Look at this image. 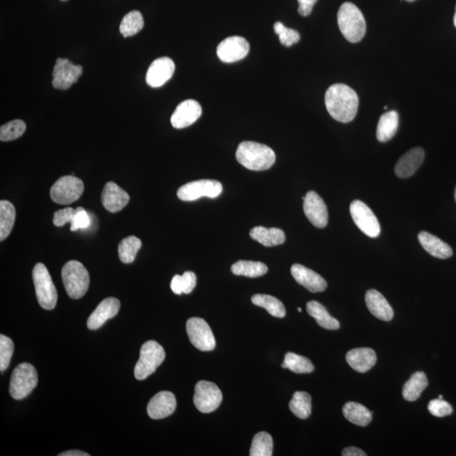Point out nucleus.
Returning <instances> with one entry per match:
<instances>
[{
	"instance_id": "obj_10",
	"label": "nucleus",
	"mask_w": 456,
	"mask_h": 456,
	"mask_svg": "<svg viewBox=\"0 0 456 456\" xmlns=\"http://www.w3.org/2000/svg\"><path fill=\"white\" fill-rule=\"evenodd\" d=\"M223 402L222 391L213 382L201 380L196 385L193 403L202 413L216 411Z\"/></svg>"
},
{
	"instance_id": "obj_53",
	"label": "nucleus",
	"mask_w": 456,
	"mask_h": 456,
	"mask_svg": "<svg viewBox=\"0 0 456 456\" xmlns=\"http://www.w3.org/2000/svg\"><path fill=\"white\" fill-rule=\"evenodd\" d=\"M439 398H440V399H443V395H440L439 396Z\"/></svg>"
},
{
	"instance_id": "obj_28",
	"label": "nucleus",
	"mask_w": 456,
	"mask_h": 456,
	"mask_svg": "<svg viewBox=\"0 0 456 456\" xmlns=\"http://www.w3.org/2000/svg\"><path fill=\"white\" fill-rule=\"evenodd\" d=\"M307 312L314 318L318 325L326 330H335L340 328L338 320L331 316L326 308L320 303L310 301L307 303Z\"/></svg>"
},
{
	"instance_id": "obj_5",
	"label": "nucleus",
	"mask_w": 456,
	"mask_h": 456,
	"mask_svg": "<svg viewBox=\"0 0 456 456\" xmlns=\"http://www.w3.org/2000/svg\"><path fill=\"white\" fill-rule=\"evenodd\" d=\"M32 279L40 306L46 310H54L57 304L58 293L47 267L43 263L36 264L32 270Z\"/></svg>"
},
{
	"instance_id": "obj_9",
	"label": "nucleus",
	"mask_w": 456,
	"mask_h": 456,
	"mask_svg": "<svg viewBox=\"0 0 456 456\" xmlns=\"http://www.w3.org/2000/svg\"><path fill=\"white\" fill-rule=\"evenodd\" d=\"M223 192V184L211 179L193 181L178 188V199L183 201H195L202 197L211 199L218 197Z\"/></svg>"
},
{
	"instance_id": "obj_11",
	"label": "nucleus",
	"mask_w": 456,
	"mask_h": 456,
	"mask_svg": "<svg viewBox=\"0 0 456 456\" xmlns=\"http://www.w3.org/2000/svg\"><path fill=\"white\" fill-rule=\"evenodd\" d=\"M186 330L193 347L202 352H210L216 348L213 330L201 318H191L186 323Z\"/></svg>"
},
{
	"instance_id": "obj_7",
	"label": "nucleus",
	"mask_w": 456,
	"mask_h": 456,
	"mask_svg": "<svg viewBox=\"0 0 456 456\" xmlns=\"http://www.w3.org/2000/svg\"><path fill=\"white\" fill-rule=\"evenodd\" d=\"M39 383V375L31 363H21L11 375L10 394L14 399L22 400L29 396Z\"/></svg>"
},
{
	"instance_id": "obj_6",
	"label": "nucleus",
	"mask_w": 456,
	"mask_h": 456,
	"mask_svg": "<svg viewBox=\"0 0 456 456\" xmlns=\"http://www.w3.org/2000/svg\"><path fill=\"white\" fill-rule=\"evenodd\" d=\"M164 348L155 340H148L143 344L139 361L135 367V376L138 380H144L153 374L164 361Z\"/></svg>"
},
{
	"instance_id": "obj_12",
	"label": "nucleus",
	"mask_w": 456,
	"mask_h": 456,
	"mask_svg": "<svg viewBox=\"0 0 456 456\" xmlns=\"http://www.w3.org/2000/svg\"><path fill=\"white\" fill-rule=\"evenodd\" d=\"M350 213L357 227L370 238L379 237L380 225L376 216L365 203L361 201H354L350 205Z\"/></svg>"
},
{
	"instance_id": "obj_27",
	"label": "nucleus",
	"mask_w": 456,
	"mask_h": 456,
	"mask_svg": "<svg viewBox=\"0 0 456 456\" xmlns=\"http://www.w3.org/2000/svg\"><path fill=\"white\" fill-rule=\"evenodd\" d=\"M399 115L397 112L390 111L384 113L377 126L376 136L378 141L387 142L392 139L398 131Z\"/></svg>"
},
{
	"instance_id": "obj_50",
	"label": "nucleus",
	"mask_w": 456,
	"mask_h": 456,
	"mask_svg": "<svg viewBox=\"0 0 456 456\" xmlns=\"http://www.w3.org/2000/svg\"><path fill=\"white\" fill-rule=\"evenodd\" d=\"M405 1H407V2H414V1H416V0H405Z\"/></svg>"
},
{
	"instance_id": "obj_48",
	"label": "nucleus",
	"mask_w": 456,
	"mask_h": 456,
	"mask_svg": "<svg viewBox=\"0 0 456 456\" xmlns=\"http://www.w3.org/2000/svg\"><path fill=\"white\" fill-rule=\"evenodd\" d=\"M89 455H90L89 454L83 452V451L76 450L66 451V452H63L59 455V456H89Z\"/></svg>"
},
{
	"instance_id": "obj_13",
	"label": "nucleus",
	"mask_w": 456,
	"mask_h": 456,
	"mask_svg": "<svg viewBox=\"0 0 456 456\" xmlns=\"http://www.w3.org/2000/svg\"><path fill=\"white\" fill-rule=\"evenodd\" d=\"M82 73L81 66H76L66 59H58L53 71V86L58 90H68L79 80Z\"/></svg>"
},
{
	"instance_id": "obj_23",
	"label": "nucleus",
	"mask_w": 456,
	"mask_h": 456,
	"mask_svg": "<svg viewBox=\"0 0 456 456\" xmlns=\"http://www.w3.org/2000/svg\"><path fill=\"white\" fill-rule=\"evenodd\" d=\"M365 302L368 310L378 319L390 321L393 319L394 311L388 301L377 290L370 289L366 293Z\"/></svg>"
},
{
	"instance_id": "obj_42",
	"label": "nucleus",
	"mask_w": 456,
	"mask_h": 456,
	"mask_svg": "<svg viewBox=\"0 0 456 456\" xmlns=\"http://www.w3.org/2000/svg\"><path fill=\"white\" fill-rule=\"evenodd\" d=\"M14 353V343L7 336L0 335V370L4 372L10 365Z\"/></svg>"
},
{
	"instance_id": "obj_21",
	"label": "nucleus",
	"mask_w": 456,
	"mask_h": 456,
	"mask_svg": "<svg viewBox=\"0 0 456 456\" xmlns=\"http://www.w3.org/2000/svg\"><path fill=\"white\" fill-rule=\"evenodd\" d=\"M130 202V196L113 182L106 183L101 193V203L109 213H116L121 211Z\"/></svg>"
},
{
	"instance_id": "obj_52",
	"label": "nucleus",
	"mask_w": 456,
	"mask_h": 456,
	"mask_svg": "<svg viewBox=\"0 0 456 456\" xmlns=\"http://www.w3.org/2000/svg\"><path fill=\"white\" fill-rule=\"evenodd\" d=\"M455 201H456V187H455Z\"/></svg>"
},
{
	"instance_id": "obj_18",
	"label": "nucleus",
	"mask_w": 456,
	"mask_h": 456,
	"mask_svg": "<svg viewBox=\"0 0 456 456\" xmlns=\"http://www.w3.org/2000/svg\"><path fill=\"white\" fill-rule=\"evenodd\" d=\"M177 400L170 391H161L152 397L147 405V413L151 418L158 420L171 416L176 409Z\"/></svg>"
},
{
	"instance_id": "obj_31",
	"label": "nucleus",
	"mask_w": 456,
	"mask_h": 456,
	"mask_svg": "<svg viewBox=\"0 0 456 456\" xmlns=\"http://www.w3.org/2000/svg\"><path fill=\"white\" fill-rule=\"evenodd\" d=\"M15 206L8 201H0V240L4 241L11 234L16 222Z\"/></svg>"
},
{
	"instance_id": "obj_36",
	"label": "nucleus",
	"mask_w": 456,
	"mask_h": 456,
	"mask_svg": "<svg viewBox=\"0 0 456 456\" xmlns=\"http://www.w3.org/2000/svg\"><path fill=\"white\" fill-rule=\"evenodd\" d=\"M141 245V239L135 236L123 238L118 248L119 259L124 264L133 263Z\"/></svg>"
},
{
	"instance_id": "obj_37",
	"label": "nucleus",
	"mask_w": 456,
	"mask_h": 456,
	"mask_svg": "<svg viewBox=\"0 0 456 456\" xmlns=\"http://www.w3.org/2000/svg\"><path fill=\"white\" fill-rule=\"evenodd\" d=\"M144 19L140 11H133L124 16L119 31L124 38L135 36L144 27Z\"/></svg>"
},
{
	"instance_id": "obj_45",
	"label": "nucleus",
	"mask_w": 456,
	"mask_h": 456,
	"mask_svg": "<svg viewBox=\"0 0 456 456\" xmlns=\"http://www.w3.org/2000/svg\"><path fill=\"white\" fill-rule=\"evenodd\" d=\"M76 210L68 207L63 210H59L54 215L53 223L56 227H63V226L74 222L75 218Z\"/></svg>"
},
{
	"instance_id": "obj_26",
	"label": "nucleus",
	"mask_w": 456,
	"mask_h": 456,
	"mask_svg": "<svg viewBox=\"0 0 456 456\" xmlns=\"http://www.w3.org/2000/svg\"><path fill=\"white\" fill-rule=\"evenodd\" d=\"M250 237L258 243L265 247H274L280 245L285 240V233L279 228H266L264 227L253 228L250 233Z\"/></svg>"
},
{
	"instance_id": "obj_30",
	"label": "nucleus",
	"mask_w": 456,
	"mask_h": 456,
	"mask_svg": "<svg viewBox=\"0 0 456 456\" xmlns=\"http://www.w3.org/2000/svg\"><path fill=\"white\" fill-rule=\"evenodd\" d=\"M428 385L427 376L423 372H416L410 380L404 385L402 395L405 400L408 402H415L420 397L422 391Z\"/></svg>"
},
{
	"instance_id": "obj_14",
	"label": "nucleus",
	"mask_w": 456,
	"mask_h": 456,
	"mask_svg": "<svg viewBox=\"0 0 456 456\" xmlns=\"http://www.w3.org/2000/svg\"><path fill=\"white\" fill-rule=\"evenodd\" d=\"M303 211L310 222L318 228H325L328 224V210L325 201L315 191H310L303 197Z\"/></svg>"
},
{
	"instance_id": "obj_54",
	"label": "nucleus",
	"mask_w": 456,
	"mask_h": 456,
	"mask_svg": "<svg viewBox=\"0 0 456 456\" xmlns=\"http://www.w3.org/2000/svg\"><path fill=\"white\" fill-rule=\"evenodd\" d=\"M62 1H66V0H62Z\"/></svg>"
},
{
	"instance_id": "obj_1",
	"label": "nucleus",
	"mask_w": 456,
	"mask_h": 456,
	"mask_svg": "<svg viewBox=\"0 0 456 456\" xmlns=\"http://www.w3.org/2000/svg\"><path fill=\"white\" fill-rule=\"evenodd\" d=\"M327 111L340 123L353 121L358 113V96L351 87L345 84H334L329 87L325 96Z\"/></svg>"
},
{
	"instance_id": "obj_2",
	"label": "nucleus",
	"mask_w": 456,
	"mask_h": 456,
	"mask_svg": "<svg viewBox=\"0 0 456 456\" xmlns=\"http://www.w3.org/2000/svg\"><path fill=\"white\" fill-rule=\"evenodd\" d=\"M238 162L252 171H265L275 162V154L270 147L260 143L243 141L236 151Z\"/></svg>"
},
{
	"instance_id": "obj_33",
	"label": "nucleus",
	"mask_w": 456,
	"mask_h": 456,
	"mask_svg": "<svg viewBox=\"0 0 456 456\" xmlns=\"http://www.w3.org/2000/svg\"><path fill=\"white\" fill-rule=\"evenodd\" d=\"M311 396L304 391H297L289 403V408L298 418L307 419L310 417L312 412Z\"/></svg>"
},
{
	"instance_id": "obj_41",
	"label": "nucleus",
	"mask_w": 456,
	"mask_h": 456,
	"mask_svg": "<svg viewBox=\"0 0 456 456\" xmlns=\"http://www.w3.org/2000/svg\"><path fill=\"white\" fill-rule=\"evenodd\" d=\"M274 30L275 34L279 36L280 44L285 46V47H291V46L298 43L299 40H300L301 36L298 31L288 29L282 22H275Z\"/></svg>"
},
{
	"instance_id": "obj_51",
	"label": "nucleus",
	"mask_w": 456,
	"mask_h": 456,
	"mask_svg": "<svg viewBox=\"0 0 456 456\" xmlns=\"http://www.w3.org/2000/svg\"><path fill=\"white\" fill-rule=\"evenodd\" d=\"M298 311L299 313H301V312H302L301 308H298Z\"/></svg>"
},
{
	"instance_id": "obj_40",
	"label": "nucleus",
	"mask_w": 456,
	"mask_h": 456,
	"mask_svg": "<svg viewBox=\"0 0 456 456\" xmlns=\"http://www.w3.org/2000/svg\"><path fill=\"white\" fill-rule=\"evenodd\" d=\"M26 130L24 121L16 119L9 122L0 128V140L2 141H11L18 139L23 136Z\"/></svg>"
},
{
	"instance_id": "obj_24",
	"label": "nucleus",
	"mask_w": 456,
	"mask_h": 456,
	"mask_svg": "<svg viewBox=\"0 0 456 456\" xmlns=\"http://www.w3.org/2000/svg\"><path fill=\"white\" fill-rule=\"evenodd\" d=\"M347 362L355 371L366 373L375 365L377 356L374 350L368 348L353 349L345 356Z\"/></svg>"
},
{
	"instance_id": "obj_49",
	"label": "nucleus",
	"mask_w": 456,
	"mask_h": 456,
	"mask_svg": "<svg viewBox=\"0 0 456 456\" xmlns=\"http://www.w3.org/2000/svg\"><path fill=\"white\" fill-rule=\"evenodd\" d=\"M454 24H455V26L456 27V7H455V13L454 16Z\"/></svg>"
},
{
	"instance_id": "obj_16",
	"label": "nucleus",
	"mask_w": 456,
	"mask_h": 456,
	"mask_svg": "<svg viewBox=\"0 0 456 456\" xmlns=\"http://www.w3.org/2000/svg\"><path fill=\"white\" fill-rule=\"evenodd\" d=\"M175 64L171 59L162 57L151 63L147 71L146 80L147 84L153 88L162 86L173 76Z\"/></svg>"
},
{
	"instance_id": "obj_3",
	"label": "nucleus",
	"mask_w": 456,
	"mask_h": 456,
	"mask_svg": "<svg viewBox=\"0 0 456 456\" xmlns=\"http://www.w3.org/2000/svg\"><path fill=\"white\" fill-rule=\"evenodd\" d=\"M338 21L344 38L350 43H359L366 34L365 16L354 4L345 2L340 6L338 14Z\"/></svg>"
},
{
	"instance_id": "obj_32",
	"label": "nucleus",
	"mask_w": 456,
	"mask_h": 456,
	"mask_svg": "<svg viewBox=\"0 0 456 456\" xmlns=\"http://www.w3.org/2000/svg\"><path fill=\"white\" fill-rule=\"evenodd\" d=\"M231 270L236 275L255 278L265 275L268 271V267L262 262L239 260L232 265Z\"/></svg>"
},
{
	"instance_id": "obj_25",
	"label": "nucleus",
	"mask_w": 456,
	"mask_h": 456,
	"mask_svg": "<svg viewBox=\"0 0 456 456\" xmlns=\"http://www.w3.org/2000/svg\"><path fill=\"white\" fill-rule=\"evenodd\" d=\"M418 240L422 247L432 256L439 259H448L452 256V248L441 239L427 232L418 234Z\"/></svg>"
},
{
	"instance_id": "obj_39",
	"label": "nucleus",
	"mask_w": 456,
	"mask_h": 456,
	"mask_svg": "<svg viewBox=\"0 0 456 456\" xmlns=\"http://www.w3.org/2000/svg\"><path fill=\"white\" fill-rule=\"evenodd\" d=\"M196 285V275L191 271H186L183 275L173 276L171 283L172 291L177 295L191 293Z\"/></svg>"
},
{
	"instance_id": "obj_47",
	"label": "nucleus",
	"mask_w": 456,
	"mask_h": 456,
	"mask_svg": "<svg viewBox=\"0 0 456 456\" xmlns=\"http://www.w3.org/2000/svg\"><path fill=\"white\" fill-rule=\"evenodd\" d=\"M343 456H366L365 451L357 448V447H348L343 450Z\"/></svg>"
},
{
	"instance_id": "obj_4",
	"label": "nucleus",
	"mask_w": 456,
	"mask_h": 456,
	"mask_svg": "<svg viewBox=\"0 0 456 456\" xmlns=\"http://www.w3.org/2000/svg\"><path fill=\"white\" fill-rule=\"evenodd\" d=\"M62 279L69 297L73 299L81 298L89 288L88 271L79 261L71 260L64 265Z\"/></svg>"
},
{
	"instance_id": "obj_46",
	"label": "nucleus",
	"mask_w": 456,
	"mask_h": 456,
	"mask_svg": "<svg viewBox=\"0 0 456 456\" xmlns=\"http://www.w3.org/2000/svg\"><path fill=\"white\" fill-rule=\"evenodd\" d=\"M299 4L298 13L302 16H310L317 0H298Z\"/></svg>"
},
{
	"instance_id": "obj_34",
	"label": "nucleus",
	"mask_w": 456,
	"mask_h": 456,
	"mask_svg": "<svg viewBox=\"0 0 456 456\" xmlns=\"http://www.w3.org/2000/svg\"><path fill=\"white\" fill-rule=\"evenodd\" d=\"M252 303L256 306L265 308L270 315L276 318H284L285 308L279 299L265 294L253 295Z\"/></svg>"
},
{
	"instance_id": "obj_38",
	"label": "nucleus",
	"mask_w": 456,
	"mask_h": 456,
	"mask_svg": "<svg viewBox=\"0 0 456 456\" xmlns=\"http://www.w3.org/2000/svg\"><path fill=\"white\" fill-rule=\"evenodd\" d=\"M273 455V437L266 432H260L253 437L250 448L251 456H271Z\"/></svg>"
},
{
	"instance_id": "obj_43",
	"label": "nucleus",
	"mask_w": 456,
	"mask_h": 456,
	"mask_svg": "<svg viewBox=\"0 0 456 456\" xmlns=\"http://www.w3.org/2000/svg\"><path fill=\"white\" fill-rule=\"evenodd\" d=\"M427 409L432 416L437 417L450 416L453 412V408L450 404L440 398L431 400L427 405Z\"/></svg>"
},
{
	"instance_id": "obj_19",
	"label": "nucleus",
	"mask_w": 456,
	"mask_h": 456,
	"mask_svg": "<svg viewBox=\"0 0 456 456\" xmlns=\"http://www.w3.org/2000/svg\"><path fill=\"white\" fill-rule=\"evenodd\" d=\"M291 273L298 284L311 293L324 292L327 288L326 280L315 271L308 269L304 265L294 264L291 268Z\"/></svg>"
},
{
	"instance_id": "obj_44",
	"label": "nucleus",
	"mask_w": 456,
	"mask_h": 456,
	"mask_svg": "<svg viewBox=\"0 0 456 456\" xmlns=\"http://www.w3.org/2000/svg\"><path fill=\"white\" fill-rule=\"evenodd\" d=\"M91 219L88 213L83 207H78L76 209L75 218L74 222L71 225V230L72 232H76L79 229H86L90 227Z\"/></svg>"
},
{
	"instance_id": "obj_20",
	"label": "nucleus",
	"mask_w": 456,
	"mask_h": 456,
	"mask_svg": "<svg viewBox=\"0 0 456 456\" xmlns=\"http://www.w3.org/2000/svg\"><path fill=\"white\" fill-rule=\"evenodd\" d=\"M121 310V302L115 298H108L101 301L88 318L87 327L89 330H98L105 322L116 316Z\"/></svg>"
},
{
	"instance_id": "obj_29",
	"label": "nucleus",
	"mask_w": 456,
	"mask_h": 456,
	"mask_svg": "<svg viewBox=\"0 0 456 456\" xmlns=\"http://www.w3.org/2000/svg\"><path fill=\"white\" fill-rule=\"evenodd\" d=\"M343 415L355 425L366 427L372 421V412L365 405L358 402H348L343 409Z\"/></svg>"
},
{
	"instance_id": "obj_22",
	"label": "nucleus",
	"mask_w": 456,
	"mask_h": 456,
	"mask_svg": "<svg viewBox=\"0 0 456 456\" xmlns=\"http://www.w3.org/2000/svg\"><path fill=\"white\" fill-rule=\"evenodd\" d=\"M425 158V150L415 147L405 153L395 165V173L400 178L412 176L417 171Z\"/></svg>"
},
{
	"instance_id": "obj_8",
	"label": "nucleus",
	"mask_w": 456,
	"mask_h": 456,
	"mask_svg": "<svg viewBox=\"0 0 456 456\" xmlns=\"http://www.w3.org/2000/svg\"><path fill=\"white\" fill-rule=\"evenodd\" d=\"M84 188V183L81 178L64 176L54 183L51 188L50 196L57 204L70 205L80 199Z\"/></svg>"
},
{
	"instance_id": "obj_17",
	"label": "nucleus",
	"mask_w": 456,
	"mask_h": 456,
	"mask_svg": "<svg viewBox=\"0 0 456 456\" xmlns=\"http://www.w3.org/2000/svg\"><path fill=\"white\" fill-rule=\"evenodd\" d=\"M202 114L201 106L196 100L188 99L179 104L171 117L175 128H183L192 126Z\"/></svg>"
},
{
	"instance_id": "obj_15",
	"label": "nucleus",
	"mask_w": 456,
	"mask_h": 456,
	"mask_svg": "<svg viewBox=\"0 0 456 456\" xmlns=\"http://www.w3.org/2000/svg\"><path fill=\"white\" fill-rule=\"evenodd\" d=\"M250 52V44L242 36H233L226 39L218 45L216 54L223 63H235L245 58Z\"/></svg>"
},
{
	"instance_id": "obj_35",
	"label": "nucleus",
	"mask_w": 456,
	"mask_h": 456,
	"mask_svg": "<svg viewBox=\"0 0 456 456\" xmlns=\"http://www.w3.org/2000/svg\"><path fill=\"white\" fill-rule=\"evenodd\" d=\"M282 367L288 368L289 370L296 373V374H310L315 370V366L313 365L310 360L293 353L285 354Z\"/></svg>"
}]
</instances>
